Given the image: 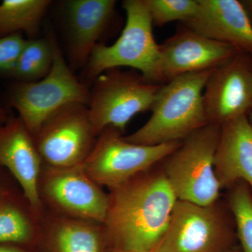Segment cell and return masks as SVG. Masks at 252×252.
Returning a JSON list of instances; mask_svg holds the SVG:
<instances>
[{"mask_svg":"<svg viewBox=\"0 0 252 252\" xmlns=\"http://www.w3.org/2000/svg\"><path fill=\"white\" fill-rule=\"evenodd\" d=\"M212 70L174 78L160 86L144 125L124 136L131 143L158 145L182 142L207 125L203 91Z\"/></svg>","mask_w":252,"mask_h":252,"instance_id":"7a4b0ae2","label":"cell"},{"mask_svg":"<svg viewBox=\"0 0 252 252\" xmlns=\"http://www.w3.org/2000/svg\"><path fill=\"white\" fill-rule=\"evenodd\" d=\"M107 252H143L135 251H126V250H116V249H110Z\"/></svg>","mask_w":252,"mask_h":252,"instance_id":"83f0119b","label":"cell"},{"mask_svg":"<svg viewBox=\"0 0 252 252\" xmlns=\"http://www.w3.org/2000/svg\"><path fill=\"white\" fill-rule=\"evenodd\" d=\"M214 165L221 189L243 182L252 190V126L248 115L220 126Z\"/></svg>","mask_w":252,"mask_h":252,"instance_id":"2e32d148","label":"cell"},{"mask_svg":"<svg viewBox=\"0 0 252 252\" xmlns=\"http://www.w3.org/2000/svg\"><path fill=\"white\" fill-rule=\"evenodd\" d=\"M54 55L51 71L32 82L16 81L9 88L7 104L18 113L34 137L46 119L61 107L72 103L89 105L90 90L72 73L54 36L49 35Z\"/></svg>","mask_w":252,"mask_h":252,"instance_id":"5b68a950","label":"cell"},{"mask_svg":"<svg viewBox=\"0 0 252 252\" xmlns=\"http://www.w3.org/2000/svg\"><path fill=\"white\" fill-rule=\"evenodd\" d=\"M228 198L243 252H252V190L240 182L231 187Z\"/></svg>","mask_w":252,"mask_h":252,"instance_id":"44dd1931","label":"cell"},{"mask_svg":"<svg viewBox=\"0 0 252 252\" xmlns=\"http://www.w3.org/2000/svg\"><path fill=\"white\" fill-rule=\"evenodd\" d=\"M125 27L112 45L97 44L84 67V77L94 80L113 68L130 67L149 82L162 85L160 45L155 40L153 23L146 0H126Z\"/></svg>","mask_w":252,"mask_h":252,"instance_id":"3957f363","label":"cell"},{"mask_svg":"<svg viewBox=\"0 0 252 252\" xmlns=\"http://www.w3.org/2000/svg\"><path fill=\"white\" fill-rule=\"evenodd\" d=\"M49 0H4L0 4V36L26 33L35 39Z\"/></svg>","mask_w":252,"mask_h":252,"instance_id":"d6986e66","label":"cell"},{"mask_svg":"<svg viewBox=\"0 0 252 252\" xmlns=\"http://www.w3.org/2000/svg\"><path fill=\"white\" fill-rule=\"evenodd\" d=\"M27 39L21 33L0 36V74L11 77Z\"/></svg>","mask_w":252,"mask_h":252,"instance_id":"603a6c76","label":"cell"},{"mask_svg":"<svg viewBox=\"0 0 252 252\" xmlns=\"http://www.w3.org/2000/svg\"><path fill=\"white\" fill-rule=\"evenodd\" d=\"M41 235V219L21 189L0 204V244L34 248Z\"/></svg>","mask_w":252,"mask_h":252,"instance_id":"ac0fdd59","label":"cell"},{"mask_svg":"<svg viewBox=\"0 0 252 252\" xmlns=\"http://www.w3.org/2000/svg\"><path fill=\"white\" fill-rule=\"evenodd\" d=\"M248 117L249 121H250V124H251L252 126V106L251 109H250V111H249Z\"/></svg>","mask_w":252,"mask_h":252,"instance_id":"f1b7e54d","label":"cell"},{"mask_svg":"<svg viewBox=\"0 0 252 252\" xmlns=\"http://www.w3.org/2000/svg\"><path fill=\"white\" fill-rule=\"evenodd\" d=\"M93 81L88 109L97 137L108 127L124 133L132 118L151 110L161 86L149 82L137 71L122 68L106 70Z\"/></svg>","mask_w":252,"mask_h":252,"instance_id":"8992f818","label":"cell"},{"mask_svg":"<svg viewBox=\"0 0 252 252\" xmlns=\"http://www.w3.org/2000/svg\"><path fill=\"white\" fill-rule=\"evenodd\" d=\"M116 4L114 0L66 1L64 18L73 66L85 67L101 36L115 18Z\"/></svg>","mask_w":252,"mask_h":252,"instance_id":"9a60e30c","label":"cell"},{"mask_svg":"<svg viewBox=\"0 0 252 252\" xmlns=\"http://www.w3.org/2000/svg\"><path fill=\"white\" fill-rule=\"evenodd\" d=\"M203 97L208 124L221 126L248 115L252 106V72L249 56L239 53L229 62L213 69Z\"/></svg>","mask_w":252,"mask_h":252,"instance_id":"8fae6325","label":"cell"},{"mask_svg":"<svg viewBox=\"0 0 252 252\" xmlns=\"http://www.w3.org/2000/svg\"><path fill=\"white\" fill-rule=\"evenodd\" d=\"M42 165L34 137L22 119L9 115L0 124V166L13 176L41 219L45 212L38 193Z\"/></svg>","mask_w":252,"mask_h":252,"instance_id":"4fadbf2b","label":"cell"},{"mask_svg":"<svg viewBox=\"0 0 252 252\" xmlns=\"http://www.w3.org/2000/svg\"><path fill=\"white\" fill-rule=\"evenodd\" d=\"M40 244H45L52 252H104L108 245L102 223L46 210L41 219Z\"/></svg>","mask_w":252,"mask_h":252,"instance_id":"e0dca14e","label":"cell"},{"mask_svg":"<svg viewBox=\"0 0 252 252\" xmlns=\"http://www.w3.org/2000/svg\"><path fill=\"white\" fill-rule=\"evenodd\" d=\"M249 64H250V69L252 72V58L249 56Z\"/></svg>","mask_w":252,"mask_h":252,"instance_id":"f546056e","label":"cell"},{"mask_svg":"<svg viewBox=\"0 0 252 252\" xmlns=\"http://www.w3.org/2000/svg\"><path fill=\"white\" fill-rule=\"evenodd\" d=\"M8 117H9V115H8L6 109H5L4 104L1 103V101H0V124L6 122Z\"/></svg>","mask_w":252,"mask_h":252,"instance_id":"4316f807","label":"cell"},{"mask_svg":"<svg viewBox=\"0 0 252 252\" xmlns=\"http://www.w3.org/2000/svg\"><path fill=\"white\" fill-rule=\"evenodd\" d=\"M152 169L109 190L103 225L110 249L152 252L165 234L177 198L163 172Z\"/></svg>","mask_w":252,"mask_h":252,"instance_id":"6da1fadb","label":"cell"},{"mask_svg":"<svg viewBox=\"0 0 252 252\" xmlns=\"http://www.w3.org/2000/svg\"><path fill=\"white\" fill-rule=\"evenodd\" d=\"M32 249L14 244H0V252H32Z\"/></svg>","mask_w":252,"mask_h":252,"instance_id":"d4e9b609","label":"cell"},{"mask_svg":"<svg viewBox=\"0 0 252 252\" xmlns=\"http://www.w3.org/2000/svg\"><path fill=\"white\" fill-rule=\"evenodd\" d=\"M220 126L207 124L162 160V171L177 200L201 206L216 203L221 190L215 171Z\"/></svg>","mask_w":252,"mask_h":252,"instance_id":"277c9868","label":"cell"},{"mask_svg":"<svg viewBox=\"0 0 252 252\" xmlns=\"http://www.w3.org/2000/svg\"><path fill=\"white\" fill-rule=\"evenodd\" d=\"M223 252H236L234 251V250H227V251Z\"/></svg>","mask_w":252,"mask_h":252,"instance_id":"4dcf8cb0","label":"cell"},{"mask_svg":"<svg viewBox=\"0 0 252 252\" xmlns=\"http://www.w3.org/2000/svg\"><path fill=\"white\" fill-rule=\"evenodd\" d=\"M230 229L215 204L201 206L177 200L166 231L152 252H225Z\"/></svg>","mask_w":252,"mask_h":252,"instance_id":"30bf717a","label":"cell"},{"mask_svg":"<svg viewBox=\"0 0 252 252\" xmlns=\"http://www.w3.org/2000/svg\"><path fill=\"white\" fill-rule=\"evenodd\" d=\"M33 137L43 163L68 167L83 165L97 137L88 106L72 103L51 114Z\"/></svg>","mask_w":252,"mask_h":252,"instance_id":"9c48e42d","label":"cell"},{"mask_svg":"<svg viewBox=\"0 0 252 252\" xmlns=\"http://www.w3.org/2000/svg\"><path fill=\"white\" fill-rule=\"evenodd\" d=\"M53 61L54 55L49 37L27 39L11 77L22 82L40 80L51 71Z\"/></svg>","mask_w":252,"mask_h":252,"instance_id":"ffe728a7","label":"cell"},{"mask_svg":"<svg viewBox=\"0 0 252 252\" xmlns=\"http://www.w3.org/2000/svg\"><path fill=\"white\" fill-rule=\"evenodd\" d=\"M20 189L21 187L13 176L4 167L0 166V204Z\"/></svg>","mask_w":252,"mask_h":252,"instance_id":"cb8c5ba5","label":"cell"},{"mask_svg":"<svg viewBox=\"0 0 252 252\" xmlns=\"http://www.w3.org/2000/svg\"><path fill=\"white\" fill-rule=\"evenodd\" d=\"M154 26L162 27L167 23L187 22L198 11V0H146Z\"/></svg>","mask_w":252,"mask_h":252,"instance_id":"7402d4cb","label":"cell"},{"mask_svg":"<svg viewBox=\"0 0 252 252\" xmlns=\"http://www.w3.org/2000/svg\"><path fill=\"white\" fill-rule=\"evenodd\" d=\"M252 23V0H240Z\"/></svg>","mask_w":252,"mask_h":252,"instance_id":"484cf974","label":"cell"},{"mask_svg":"<svg viewBox=\"0 0 252 252\" xmlns=\"http://www.w3.org/2000/svg\"><path fill=\"white\" fill-rule=\"evenodd\" d=\"M159 45L165 84L185 74L213 70L239 54L233 46L212 40L182 25Z\"/></svg>","mask_w":252,"mask_h":252,"instance_id":"7c38bea8","label":"cell"},{"mask_svg":"<svg viewBox=\"0 0 252 252\" xmlns=\"http://www.w3.org/2000/svg\"><path fill=\"white\" fill-rule=\"evenodd\" d=\"M196 14L182 26L252 58V23L240 0H198Z\"/></svg>","mask_w":252,"mask_h":252,"instance_id":"5bb4252c","label":"cell"},{"mask_svg":"<svg viewBox=\"0 0 252 252\" xmlns=\"http://www.w3.org/2000/svg\"><path fill=\"white\" fill-rule=\"evenodd\" d=\"M180 143L152 146L131 143L117 129L106 127L97 137L92 152L82 166L97 185L110 190L156 166Z\"/></svg>","mask_w":252,"mask_h":252,"instance_id":"52a82bcc","label":"cell"},{"mask_svg":"<svg viewBox=\"0 0 252 252\" xmlns=\"http://www.w3.org/2000/svg\"><path fill=\"white\" fill-rule=\"evenodd\" d=\"M38 193L44 208L53 213L102 224L107 218L109 194L82 165L56 167L43 163Z\"/></svg>","mask_w":252,"mask_h":252,"instance_id":"ba28073f","label":"cell"}]
</instances>
